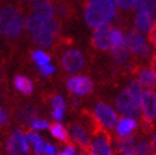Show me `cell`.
Listing matches in <instances>:
<instances>
[{"instance_id":"cell-42","label":"cell","mask_w":156,"mask_h":155,"mask_svg":"<svg viewBox=\"0 0 156 155\" xmlns=\"http://www.w3.org/2000/svg\"><path fill=\"white\" fill-rule=\"evenodd\" d=\"M121 155H136L135 153H131V154H121Z\"/></svg>"},{"instance_id":"cell-27","label":"cell","mask_w":156,"mask_h":155,"mask_svg":"<svg viewBox=\"0 0 156 155\" xmlns=\"http://www.w3.org/2000/svg\"><path fill=\"white\" fill-rule=\"evenodd\" d=\"M137 0H113V3L119 8L122 12H131L132 8H135Z\"/></svg>"},{"instance_id":"cell-40","label":"cell","mask_w":156,"mask_h":155,"mask_svg":"<svg viewBox=\"0 0 156 155\" xmlns=\"http://www.w3.org/2000/svg\"><path fill=\"white\" fill-rule=\"evenodd\" d=\"M22 2H26V3H38V2H41V0H22Z\"/></svg>"},{"instance_id":"cell-25","label":"cell","mask_w":156,"mask_h":155,"mask_svg":"<svg viewBox=\"0 0 156 155\" xmlns=\"http://www.w3.org/2000/svg\"><path fill=\"white\" fill-rule=\"evenodd\" d=\"M135 9L137 13L140 12H147V13H156V0H137Z\"/></svg>"},{"instance_id":"cell-37","label":"cell","mask_w":156,"mask_h":155,"mask_svg":"<svg viewBox=\"0 0 156 155\" xmlns=\"http://www.w3.org/2000/svg\"><path fill=\"white\" fill-rule=\"evenodd\" d=\"M6 122H8V112L3 107L2 110H0V123H2V125H5Z\"/></svg>"},{"instance_id":"cell-4","label":"cell","mask_w":156,"mask_h":155,"mask_svg":"<svg viewBox=\"0 0 156 155\" xmlns=\"http://www.w3.org/2000/svg\"><path fill=\"white\" fill-rule=\"evenodd\" d=\"M126 47L129 50L133 57L138 60H147L151 56L150 41H147L142 33H140L136 28H128L126 32Z\"/></svg>"},{"instance_id":"cell-14","label":"cell","mask_w":156,"mask_h":155,"mask_svg":"<svg viewBox=\"0 0 156 155\" xmlns=\"http://www.w3.org/2000/svg\"><path fill=\"white\" fill-rule=\"evenodd\" d=\"M70 134H71V137L74 139V141L81 146V148H88L89 144H90V137L87 132V130H85L81 125H71L70 126Z\"/></svg>"},{"instance_id":"cell-17","label":"cell","mask_w":156,"mask_h":155,"mask_svg":"<svg viewBox=\"0 0 156 155\" xmlns=\"http://www.w3.org/2000/svg\"><path fill=\"white\" fill-rule=\"evenodd\" d=\"M90 153L91 155H112V148H111V144H109L108 136L103 135L98 137L91 144Z\"/></svg>"},{"instance_id":"cell-9","label":"cell","mask_w":156,"mask_h":155,"mask_svg":"<svg viewBox=\"0 0 156 155\" xmlns=\"http://www.w3.org/2000/svg\"><path fill=\"white\" fill-rule=\"evenodd\" d=\"M66 87L75 96H88L94 89V84L88 76L74 75L67 79Z\"/></svg>"},{"instance_id":"cell-7","label":"cell","mask_w":156,"mask_h":155,"mask_svg":"<svg viewBox=\"0 0 156 155\" xmlns=\"http://www.w3.org/2000/svg\"><path fill=\"white\" fill-rule=\"evenodd\" d=\"M6 151L9 155H28L29 141L20 130H14L6 140Z\"/></svg>"},{"instance_id":"cell-34","label":"cell","mask_w":156,"mask_h":155,"mask_svg":"<svg viewBox=\"0 0 156 155\" xmlns=\"http://www.w3.org/2000/svg\"><path fill=\"white\" fill-rule=\"evenodd\" d=\"M57 148L55 145L50 144V142H46V155H57Z\"/></svg>"},{"instance_id":"cell-18","label":"cell","mask_w":156,"mask_h":155,"mask_svg":"<svg viewBox=\"0 0 156 155\" xmlns=\"http://www.w3.org/2000/svg\"><path fill=\"white\" fill-rule=\"evenodd\" d=\"M138 74V81L141 85L152 90V88H156V73L152 69L149 67H140L137 70Z\"/></svg>"},{"instance_id":"cell-22","label":"cell","mask_w":156,"mask_h":155,"mask_svg":"<svg viewBox=\"0 0 156 155\" xmlns=\"http://www.w3.org/2000/svg\"><path fill=\"white\" fill-rule=\"evenodd\" d=\"M50 132L53 137H56L57 140L60 141H67L69 140V134H67V130L61 125L60 122H55L50 126Z\"/></svg>"},{"instance_id":"cell-26","label":"cell","mask_w":156,"mask_h":155,"mask_svg":"<svg viewBox=\"0 0 156 155\" xmlns=\"http://www.w3.org/2000/svg\"><path fill=\"white\" fill-rule=\"evenodd\" d=\"M154 148L147 141H140L136 145V155H154Z\"/></svg>"},{"instance_id":"cell-29","label":"cell","mask_w":156,"mask_h":155,"mask_svg":"<svg viewBox=\"0 0 156 155\" xmlns=\"http://www.w3.org/2000/svg\"><path fill=\"white\" fill-rule=\"evenodd\" d=\"M50 126L51 125L48 123V121L42 120V118H36L30 123V127L33 130H44V128H50Z\"/></svg>"},{"instance_id":"cell-35","label":"cell","mask_w":156,"mask_h":155,"mask_svg":"<svg viewBox=\"0 0 156 155\" xmlns=\"http://www.w3.org/2000/svg\"><path fill=\"white\" fill-rule=\"evenodd\" d=\"M57 155H76V151H75V148L73 145H67L66 148L62 151H60Z\"/></svg>"},{"instance_id":"cell-19","label":"cell","mask_w":156,"mask_h":155,"mask_svg":"<svg viewBox=\"0 0 156 155\" xmlns=\"http://www.w3.org/2000/svg\"><path fill=\"white\" fill-rule=\"evenodd\" d=\"M14 88L17 89L19 93L24 96H30L34 90V85L30 81L27 76L24 75H17L14 78Z\"/></svg>"},{"instance_id":"cell-38","label":"cell","mask_w":156,"mask_h":155,"mask_svg":"<svg viewBox=\"0 0 156 155\" xmlns=\"http://www.w3.org/2000/svg\"><path fill=\"white\" fill-rule=\"evenodd\" d=\"M150 64H151V69L156 73V53H154L151 60H150Z\"/></svg>"},{"instance_id":"cell-21","label":"cell","mask_w":156,"mask_h":155,"mask_svg":"<svg viewBox=\"0 0 156 155\" xmlns=\"http://www.w3.org/2000/svg\"><path fill=\"white\" fill-rule=\"evenodd\" d=\"M128 92L131 93V96L135 98L136 102L141 106V102H142V96H144V90H142V85L138 80H131L128 83V87H127Z\"/></svg>"},{"instance_id":"cell-39","label":"cell","mask_w":156,"mask_h":155,"mask_svg":"<svg viewBox=\"0 0 156 155\" xmlns=\"http://www.w3.org/2000/svg\"><path fill=\"white\" fill-rule=\"evenodd\" d=\"M152 148H154V150H155V153H156V132H155L154 136H152Z\"/></svg>"},{"instance_id":"cell-20","label":"cell","mask_w":156,"mask_h":155,"mask_svg":"<svg viewBox=\"0 0 156 155\" xmlns=\"http://www.w3.org/2000/svg\"><path fill=\"white\" fill-rule=\"evenodd\" d=\"M136 140L135 137H124V139H119L117 141V149H118L119 153L122 154H131V153H135L136 150Z\"/></svg>"},{"instance_id":"cell-28","label":"cell","mask_w":156,"mask_h":155,"mask_svg":"<svg viewBox=\"0 0 156 155\" xmlns=\"http://www.w3.org/2000/svg\"><path fill=\"white\" fill-rule=\"evenodd\" d=\"M51 104H52V108L53 110H65L66 108V103H65V99L62 98L61 96L56 94L53 96L52 99H51Z\"/></svg>"},{"instance_id":"cell-30","label":"cell","mask_w":156,"mask_h":155,"mask_svg":"<svg viewBox=\"0 0 156 155\" xmlns=\"http://www.w3.org/2000/svg\"><path fill=\"white\" fill-rule=\"evenodd\" d=\"M27 137H28V141H29L30 144H32L33 146L43 141V140H42V137H41L40 135H38L37 132H34V131H29V132L27 134Z\"/></svg>"},{"instance_id":"cell-13","label":"cell","mask_w":156,"mask_h":155,"mask_svg":"<svg viewBox=\"0 0 156 155\" xmlns=\"http://www.w3.org/2000/svg\"><path fill=\"white\" fill-rule=\"evenodd\" d=\"M141 111L144 118L152 121L156 118V93L151 89L144 92L142 102H141Z\"/></svg>"},{"instance_id":"cell-2","label":"cell","mask_w":156,"mask_h":155,"mask_svg":"<svg viewBox=\"0 0 156 155\" xmlns=\"http://www.w3.org/2000/svg\"><path fill=\"white\" fill-rule=\"evenodd\" d=\"M115 15L117 10L113 0H85L84 19L88 27L98 29L109 26Z\"/></svg>"},{"instance_id":"cell-15","label":"cell","mask_w":156,"mask_h":155,"mask_svg":"<svg viewBox=\"0 0 156 155\" xmlns=\"http://www.w3.org/2000/svg\"><path fill=\"white\" fill-rule=\"evenodd\" d=\"M37 108L33 104H23L18 108L17 111V118L22 125H30L33 120L37 117Z\"/></svg>"},{"instance_id":"cell-12","label":"cell","mask_w":156,"mask_h":155,"mask_svg":"<svg viewBox=\"0 0 156 155\" xmlns=\"http://www.w3.org/2000/svg\"><path fill=\"white\" fill-rule=\"evenodd\" d=\"M156 24L155 14L147 13V12H140L133 18V26L142 34H150L152 28Z\"/></svg>"},{"instance_id":"cell-6","label":"cell","mask_w":156,"mask_h":155,"mask_svg":"<svg viewBox=\"0 0 156 155\" xmlns=\"http://www.w3.org/2000/svg\"><path fill=\"white\" fill-rule=\"evenodd\" d=\"M94 118L102 127L104 128H112L118 123V116L112 107H109L107 103L99 102L94 106Z\"/></svg>"},{"instance_id":"cell-31","label":"cell","mask_w":156,"mask_h":155,"mask_svg":"<svg viewBox=\"0 0 156 155\" xmlns=\"http://www.w3.org/2000/svg\"><path fill=\"white\" fill-rule=\"evenodd\" d=\"M37 70L40 71V74L42 76H50L56 71V67L52 65H47V66H42V67H37Z\"/></svg>"},{"instance_id":"cell-10","label":"cell","mask_w":156,"mask_h":155,"mask_svg":"<svg viewBox=\"0 0 156 155\" xmlns=\"http://www.w3.org/2000/svg\"><path fill=\"white\" fill-rule=\"evenodd\" d=\"M32 15L46 23H51L52 20L57 19L56 6L51 0H41L32 6Z\"/></svg>"},{"instance_id":"cell-24","label":"cell","mask_w":156,"mask_h":155,"mask_svg":"<svg viewBox=\"0 0 156 155\" xmlns=\"http://www.w3.org/2000/svg\"><path fill=\"white\" fill-rule=\"evenodd\" d=\"M32 60L36 63L37 67H42V66H47L50 65L51 61V56L48 53H46L42 50H36L32 52Z\"/></svg>"},{"instance_id":"cell-23","label":"cell","mask_w":156,"mask_h":155,"mask_svg":"<svg viewBox=\"0 0 156 155\" xmlns=\"http://www.w3.org/2000/svg\"><path fill=\"white\" fill-rule=\"evenodd\" d=\"M109 38H111V43L112 47H122V46H126V37L123 36V32L121 28H112L111 34H109Z\"/></svg>"},{"instance_id":"cell-3","label":"cell","mask_w":156,"mask_h":155,"mask_svg":"<svg viewBox=\"0 0 156 155\" xmlns=\"http://www.w3.org/2000/svg\"><path fill=\"white\" fill-rule=\"evenodd\" d=\"M26 28L32 38L34 45L43 49H53L58 41H62L56 33L53 32L50 23H46L34 15H28L26 18Z\"/></svg>"},{"instance_id":"cell-32","label":"cell","mask_w":156,"mask_h":155,"mask_svg":"<svg viewBox=\"0 0 156 155\" xmlns=\"http://www.w3.org/2000/svg\"><path fill=\"white\" fill-rule=\"evenodd\" d=\"M34 148V155H46V142L42 141L33 146Z\"/></svg>"},{"instance_id":"cell-16","label":"cell","mask_w":156,"mask_h":155,"mask_svg":"<svg viewBox=\"0 0 156 155\" xmlns=\"http://www.w3.org/2000/svg\"><path fill=\"white\" fill-rule=\"evenodd\" d=\"M137 128V122L133 118H128V117H122L118 123L115 126L117 134L121 136V139L124 137H129L131 134Z\"/></svg>"},{"instance_id":"cell-8","label":"cell","mask_w":156,"mask_h":155,"mask_svg":"<svg viewBox=\"0 0 156 155\" xmlns=\"http://www.w3.org/2000/svg\"><path fill=\"white\" fill-rule=\"evenodd\" d=\"M61 65L66 73H79L85 66V57L80 50H67L61 57Z\"/></svg>"},{"instance_id":"cell-11","label":"cell","mask_w":156,"mask_h":155,"mask_svg":"<svg viewBox=\"0 0 156 155\" xmlns=\"http://www.w3.org/2000/svg\"><path fill=\"white\" fill-rule=\"evenodd\" d=\"M113 27L111 26H105V27H100L94 31V33L91 36V46L98 51L102 52H108L112 51V43H111V31Z\"/></svg>"},{"instance_id":"cell-33","label":"cell","mask_w":156,"mask_h":155,"mask_svg":"<svg viewBox=\"0 0 156 155\" xmlns=\"http://www.w3.org/2000/svg\"><path fill=\"white\" fill-rule=\"evenodd\" d=\"M64 113H65V110H52V118L57 122H61L64 120Z\"/></svg>"},{"instance_id":"cell-36","label":"cell","mask_w":156,"mask_h":155,"mask_svg":"<svg viewBox=\"0 0 156 155\" xmlns=\"http://www.w3.org/2000/svg\"><path fill=\"white\" fill-rule=\"evenodd\" d=\"M149 41L154 46V49L156 50V24H155V27L152 28V31H151L150 34H149Z\"/></svg>"},{"instance_id":"cell-1","label":"cell","mask_w":156,"mask_h":155,"mask_svg":"<svg viewBox=\"0 0 156 155\" xmlns=\"http://www.w3.org/2000/svg\"><path fill=\"white\" fill-rule=\"evenodd\" d=\"M0 31L5 41L17 43L24 34V15L18 4L4 3L0 10Z\"/></svg>"},{"instance_id":"cell-5","label":"cell","mask_w":156,"mask_h":155,"mask_svg":"<svg viewBox=\"0 0 156 155\" xmlns=\"http://www.w3.org/2000/svg\"><path fill=\"white\" fill-rule=\"evenodd\" d=\"M115 107H117V110H118V112L122 113L124 117L133 118V120H137L138 117H141V112H142L141 106L131 96V93L128 92L127 88L122 90L118 94V97H117Z\"/></svg>"},{"instance_id":"cell-41","label":"cell","mask_w":156,"mask_h":155,"mask_svg":"<svg viewBox=\"0 0 156 155\" xmlns=\"http://www.w3.org/2000/svg\"><path fill=\"white\" fill-rule=\"evenodd\" d=\"M77 155H90V154H88V153H79Z\"/></svg>"}]
</instances>
